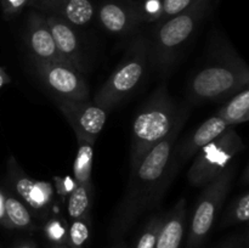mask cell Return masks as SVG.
Segmentation results:
<instances>
[{
	"label": "cell",
	"mask_w": 249,
	"mask_h": 248,
	"mask_svg": "<svg viewBox=\"0 0 249 248\" xmlns=\"http://www.w3.org/2000/svg\"><path fill=\"white\" fill-rule=\"evenodd\" d=\"M247 235H232L214 248H247Z\"/></svg>",
	"instance_id": "27"
},
{
	"label": "cell",
	"mask_w": 249,
	"mask_h": 248,
	"mask_svg": "<svg viewBox=\"0 0 249 248\" xmlns=\"http://www.w3.org/2000/svg\"><path fill=\"white\" fill-rule=\"evenodd\" d=\"M150 56V45L140 34L129 45L123 58L94 97V104L107 112L128 97L143 79Z\"/></svg>",
	"instance_id": "5"
},
{
	"label": "cell",
	"mask_w": 249,
	"mask_h": 248,
	"mask_svg": "<svg viewBox=\"0 0 249 248\" xmlns=\"http://www.w3.org/2000/svg\"><path fill=\"white\" fill-rule=\"evenodd\" d=\"M7 179L19 197L29 209L41 213L50 206L53 197V187L49 181H39L29 177L17 164L14 156L7 162Z\"/></svg>",
	"instance_id": "10"
},
{
	"label": "cell",
	"mask_w": 249,
	"mask_h": 248,
	"mask_svg": "<svg viewBox=\"0 0 249 248\" xmlns=\"http://www.w3.org/2000/svg\"><path fill=\"white\" fill-rule=\"evenodd\" d=\"M179 111L165 84L160 85L143 102L131 125L130 170L168 135Z\"/></svg>",
	"instance_id": "2"
},
{
	"label": "cell",
	"mask_w": 249,
	"mask_h": 248,
	"mask_svg": "<svg viewBox=\"0 0 249 248\" xmlns=\"http://www.w3.org/2000/svg\"><path fill=\"white\" fill-rule=\"evenodd\" d=\"M29 0H1L2 14L6 18H11L15 15L19 14L21 10L26 5H28Z\"/></svg>",
	"instance_id": "26"
},
{
	"label": "cell",
	"mask_w": 249,
	"mask_h": 248,
	"mask_svg": "<svg viewBox=\"0 0 249 248\" xmlns=\"http://www.w3.org/2000/svg\"><path fill=\"white\" fill-rule=\"evenodd\" d=\"M10 82H11V78H10V75L7 74L6 71H5L4 68L0 67V89H1L4 85L9 84Z\"/></svg>",
	"instance_id": "30"
},
{
	"label": "cell",
	"mask_w": 249,
	"mask_h": 248,
	"mask_svg": "<svg viewBox=\"0 0 249 248\" xmlns=\"http://www.w3.org/2000/svg\"><path fill=\"white\" fill-rule=\"evenodd\" d=\"M163 221H164L163 214L153 215L139 235L135 248H155L157 237L160 235V229H162Z\"/></svg>",
	"instance_id": "23"
},
{
	"label": "cell",
	"mask_w": 249,
	"mask_h": 248,
	"mask_svg": "<svg viewBox=\"0 0 249 248\" xmlns=\"http://www.w3.org/2000/svg\"><path fill=\"white\" fill-rule=\"evenodd\" d=\"M28 5L38 11L65 19L72 26H85L95 15V7L90 0H29Z\"/></svg>",
	"instance_id": "14"
},
{
	"label": "cell",
	"mask_w": 249,
	"mask_h": 248,
	"mask_svg": "<svg viewBox=\"0 0 249 248\" xmlns=\"http://www.w3.org/2000/svg\"><path fill=\"white\" fill-rule=\"evenodd\" d=\"M51 248H70L67 243H61V245H51Z\"/></svg>",
	"instance_id": "31"
},
{
	"label": "cell",
	"mask_w": 249,
	"mask_h": 248,
	"mask_svg": "<svg viewBox=\"0 0 249 248\" xmlns=\"http://www.w3.org/2000/svg\"><path fill=\"white\" fill-rule=\"evenodd\" d=\"M245 148L242 138L233 128H229L220 136L207 143L196 153L187 172V180L195 187H203L215 179Z\"/></svg>",
	"instance_id": "7"
},
{
	"label": "cell",
	"mask_w": 249,
	"mask_h": 248,
	"mask_svg": "<svg viewBox=\"0 0 249 248\" xmlns=\"http://www.w3.org/2000/svg\"><path fill=\"white\" fill-rule=\"evenodd\" d=\"M99 21L112 34H128L143 21L141 7L125 0H107L99 7Z\"/></svg>",
	"instance_id": "11"
},
{
	"label": "cell",
	"mask_w": 249,
	"mask_h": 248,
	"mask_svg": "<svg viewBox=\"0 0 249 248\" xmlns=\"http://www.w3.org/2000/svg\"><path fill=\"white\" fill-rule=\"evenodd\" d=\"M44 235L51 242V245L67 243L68 226L62 219L53 218L44 225Z\"/></svg>",
	"instance_id": "25"
},
{
	"label": "cell",
	"mask_w": 249,
	"mask_h": 248,
	"mask_svg": "<svg viewBox=\"0 0 249 248\" xmlns=\"http://www.w3.org/2000/svg\"><path fill=\"white\" fill-rule=\"evenodd\" d=\"M114 248H126V247L124 245H122V243H119V245H117Z\"/></svg>",
	"instance_id": "32"
},
{
	"label": "cell",
	"mask_w": 249,
	"mask_h": 248,
	"mask_svg": "<svg viewBox=\"0 0 249 248\" xmlns=\"http://www.w3.org/2000/svg\"><path fill=\"white\" fill-rule=\"evenodd\" d=\"M45 18L60 55L65 58L66 62L83 74L85 71L84 60L80 50L79 38L72 24L53 15H46Z\"/></svg>",
	"instance_id": "15"
},
{
	"label": "cell",
	"mask_w": 249,
	"mask_h": 248,
	"mask_svg": "<svg viewBox=\"0 0 249 248\" xmlns=\"http://www.w3.org/2000/svg\"><path fill=\"white\" fill-rule=\"evenodd\" d=\"M56 106L61 111L70 125L74 130L77 139H85L95 142L104 129L107 119V111L94 102L68 100L55 97Z\"/></svg>",
	"instance_id": "9"
},
{
	"label": "cell",
	"mask_w": 249,
	"mask_h": 248,
	"mask_svg": "<svg viewBox=\"0 0 249 248\" xmlns=\"http://www.w3.org/2000/svg\"><path fill=\"white\" fill-rule=\"evenodd\" d=\"M5 224L4 228L17 230H32L34 221L31 209L16 196L5 192Z\"/></svg>",
	"instance_id": "17"
},
{
	"label": "cell",
	"mask_w": 249,
	"mask_h": 248,
	"mask_svg": "<svg viewBox=\"0 0 249 248\" xmlns=\"http://www.w3.org/2000/svg\"><path fill=\"white\" fill-rule=\"evenodd\" d=\"M229 128H232V126L218 116H213L204 121L194 133L190 134L182 141L181 145L174 146V151H173L174 164L179 168L186 160L194 157L202 147L215 140Z\"/></svg>",
	"instance_id": "13"
},
{
	"label": "cell",
	"mask_w": 249,
	"mask_h": 248,
	"mask_svg": "<svg viewBox=\"0 0 249 248\" xmlns=\"http://www.w3.org/2000/svg\"><path fill=\"white\" fill-rule=\"evenodd\" d=\"M78 151L73 163V174L77 185L92 187L91 173L94 159V143L85 139H77Z\"/></svg>",
	"instance_id": "19"
},
{
	"label": "cell",
	"mask_w": 249,
	"mask_h": 248,
	"mask_svg": "<svg viewBox=\"0 0 249 248\" xmlns=\"http://www.w3.org/2000/svg\"><path fill=\"white\" fill-rule=\"evenodd\" d=\"M26 41L34 60L67 63L56 49L45 15L38 11L29 14L27 19Z\"/></svg>",
	"instance_id": "12"
},
{
	"label": "cell",
	"mask_w": 249,
	"mask_h": 248,
	"mask_svg": "<svg viewBox=\"0 0 249 248\" xmlns=\"http://www.w3.org/2000/svg\"><path fill=\"white\" fill-rule=\"evenodd\" d=\"M249 84V70L236 55H223L191 78L187 95L195 104L229 99Z\"/></svg>",
	"instance_id": "3"
},
{
	"label": "cell",
	"mask_w": 249,
	"mask_h": 248,
	"mask_svg": "<svg viewBox=\"0 0 249 248\" xmlns=\"http://www.w3.org/2000/svg\"><path fill=\"white\" fill-rule=\"evenodd\" d=\"M211 0H197L185 11L164 19L157 26L153 36L155 63L160 72H168L182 46L195 34L209 11Z\"/></svg>",
	"instance_id": "4"
},
{
	"label": "cell",
	"mask_w": 249,
	"mask_h": 248,
	"mask_svg": "<svg viewBox=\"0 0 249 248\" xmlns=\"http://www.w3.org/2000/svg\"><path fill=\"white\" fill-rule=\"evenodd\" d=\"M235 173V165H228L215 179L206 185L192 214L186 248H201L206 242L216 215L228 197Z\"/></svg>",
	"instance_id": "6"
},
{
	"label": "cell",
	"mask_w": 249,
	"mask_h": 248,
	"mask_svg": "<svg viewBox=\"0 0 249 248\" xmlns=\"http://www.w3.org/2000/svg\"><path fill=\"white\" fill-rule=\"evenodd\" d=\"M11 248H39L36 242H34L31 238H23V240H19L17 242H15L12 245Z\"/></svg>",
	"instance_id": "28"
},
{
	"label": "cell",
	"mask_w": 249,
	"mask_h": 248,
	"mask_svg": "<svg viewBox=\"0 0 249 248\" xmlns=\"http://www.w3.org/2000/svg\"><path fill=\"white\" fill-rule=\"evenodd\" d=\"M197 0H160L155 21H164L189 9Z\"/></svg>",
	"instance_id": "24"
},
{
	"label": "cell",
	"mask_w": 249,
	"mask_h": 248,
	"mask_svg": "<svg viewBox=\"0 0 249 248\" xmlns=\"http://www.w3.org/2000/svg\"><path fill=\"white\" fill-rule=\"evenodd\" d=\"M249 219V194L248 191L236 197L226 209L221 220V228L245 224Z\"/></svg>",
	"instance_id": "21"
},
{
	"label": "cell",
	"mask_w": 249,
	"mask_h": 248,
	"mask_svg": "<svg viewBox=\"0 0 249 248\" xmlns=\"http://www.w3.org/2000/svg\"><path fill=\"white\" fill-rule=\"evenodd\" d=\"M189 118V108H180L168 135L153 146L130 170L125 195L117 209L112 232L122 236L150 209H153L169 187L179 168L173 162V151L182 126Z\"/></svg>",
	"instance_id": "1"
},
{
	"label": "cell",
	"mask_w": 249,
	"mask_h": 248,
	"mask_svg": "<svg viewBox=\"0 0 249 248\" xmlns=\"http://www.w3.org/2000/svg\"><path fill=\"white\" fill-rule=\"evenodd\" d=\"M33 70L41 84L55 97L68 100H89V88L80 72L65 62L34 60Z\"/></svg>",
	"instance_id": "8"
},
{
	"label": "cell",
	"mask_w": 249,
	"mask_h": 248,
	"mask_svg": "<svg viewBox=\"0 0 249 248\" xmlns=\"http://www.w3.org/2000/svg\"><path fill=\"white\" fill-rule=\"evenodd\" d=\"M229 101L220 107L216 116L235 126L237 124L246 123L249 121V90L248 87L240 90L229 97Z\"/></svg>",
	"instance_id": "18"
},
{
	"label": "cell",
	"mask_w": 249,
	"mask_h": 248,
	"mask_svg": "<svg viewBox=\"0 0 249 248\" xmlns=\"http://www.w3.org/2000/svg\"><path fill=\"white\" fill-rule=\"evenodd\" d=\"M91 221L90 216L73 219L68 226L67 245L70 248H84L90 237Z\"/></svg>",
	"instance_id": "22"
},
{
	"label": "cell",
	"mask_w": 249,
	"mask_h": 248,
	"mask_svg": "<svg viewBox=\"0 0 249 248\" xmlns=\"http://www.w3.org/2000/svg\"><path fill=\"white\" fill-rule=\"evenodd\" d=\"M92 187L84 185H75L74 189L70 194L67 211L68 215L72 219L85 218L90 216V207H91Z\"/></svg>",
	"instance_id": "20"
},
{
	"label": "cell",
	"mask_w": 249,
	"mask_h": 248,
	"mask_svg": "<svg viewBox=\"0 0 249 248\" xmlns=\"http://www.w3.org/2000/svg\"><path fill=\"white\" fill-rule=\"evenodd\" d=\"M187 203L186 199L181 198L175 203L164 215L162 229L157 237L155 248H180L185 233L186 224Z\"/></svg>",
	"instance_id": "16"
},
{
	"label": "cell",
	"mask_w": 249,
	"mask_h": 248,
	"mask_svg": "<svg viewBox=\"0 0 249 248\" xmlns=\"http://www.w3.org/2000/svg\"><path fill=\"white\" fill-rule=\"evenodd\" d=\"M5 192L0 190V225L4 226L5 224Z\"/></svg>",
	"instance_id": "29"
}]
</instances>
